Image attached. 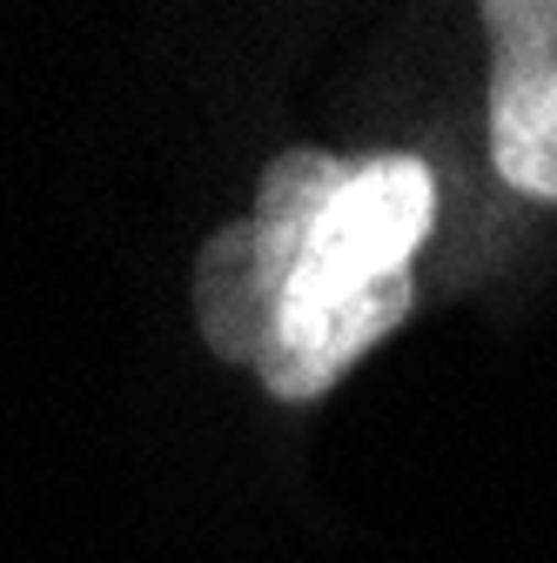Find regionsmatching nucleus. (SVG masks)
<instances>
[{
    "instance_id": "f257e3e1",
    "label": "nucleus",
    "mask_w": 557,
    "mask_h": 563,
    "mask_svg": "<svg viewBox=\"0 0 557 563\" xmlns=\"http://www.w3.org/2000/svg\"><path fill=\"white\" fill-rule=\"evenodd\" d=\"M437 222V175L424 155H350L336 195L290 268L275 342L255 363L275 402H316L416 309V249Z\"/></svg>"
},
{
    "instance_id": "f03ea898",
    "label": "nucleus",
    "mask_w": 557,
    "mask_h": 563,
    "mask_svg": "<svg viewBox=\"0 0 557 563\" xmlns=\"http://www.w3.org/2000/svg\"><path fill=\"white\" fill-rule=\"evenodd\" d=\"M491 41V162L498 175L557 208V0H483Z\"/></svg>"
}]
</instances>
